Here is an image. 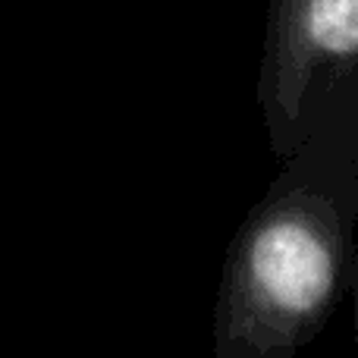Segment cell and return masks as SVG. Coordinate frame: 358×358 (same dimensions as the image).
Returning a JSON list of instances; mask_svg holds the SVG:
<instances>
[{
  "instance_id": "6da1fadb",
  "label": "cell",
  "mask_w": 358,
  "mask_h": 358,
  "mask_svg": "<svg viewBox=\"0 0 358 358\" xmlns=\"http://www.w3.org/2000/svg\"><path fill=\"white\" fill-rule=\"evenodd\" d=\"M358 82L336 88L223 258L210 358H296L355 280Z\"/></svg>"
},
{
  "instance_id": "7a4b0ae2",
  "label": "cell",
  "mask_w": 358,
  "mask_h": 358,
  "mask_svg": "<svg viewBox=\"0 0 358 358\" xmlns=\"http://www.w3.org/2000/svg\"><path fill=\"white\" fill-rule=\"evenodd\" d=\"M358 82V0H271L258 107L277 161L299 148L336 88Z\"/></svg>"
}]
</instances>
